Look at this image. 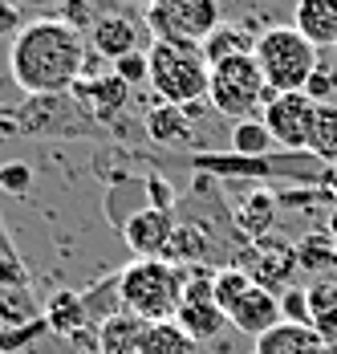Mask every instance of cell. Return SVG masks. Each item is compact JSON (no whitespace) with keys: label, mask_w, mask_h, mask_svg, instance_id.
Returning <instances> with one entry per match:
<instances>
[{"label":"cell","mask_w":337,"mask_h":354,"mask_svg":"<svg viewBox=\"0 0 337 354\" xmlns=\"http://www.w3.org/2000/svg\"><path fill=\"white\" fill-rule=\"evenodd\" d=\"M337 86V62L334 66H325V62H317V70L309 77V86H305V94L313 98V102H329V94H334Z\"/></svg>","instance_id":"d6a6232c"},{"label":"cell","mask_w":337,"mask_h":354,"mask_svg":"<svg viewBox=\"0 0 337 354\" xmlns=\"http://www.w3.org/2000/svg\"><path fill=\"white\" fill-rule=\"evenodd\" d=\"M200 49H203V57H207V66H215V62H228V57L256 53V33L244 29V25H228V21H220V25L200 41Z\"/></svg>","instance_id":"ffe728a7"},{"label":"cell","mask_w":337,"mask_h":354,"mask_svg":"<svg viewBox=\"0 0 337 354\" xmlns=\"http://www.w3.org/2000/svg\"><path fill=\"white\" fill-rule=\"evenodd\" d=\"M17 127L21 135H61V139H90L106 131L73 94H29L25 106H17Z\"/></svg>","instance_id":"8992f818"},{"label":"cell","mask_w":337,"mask_h":354,"mask_svg":"<svg viewBox=\"0 0 337 354\" xmlns=\"http://www.w3.org/2000/svg\"><path fill=\"white\" fill-rule=\"evenodd\" d=\"M146 25L163 41H195L200 45L220 25V4L215 0H151Z\"/></svg>","instance_id":"52a82bcc"},{"label":"cell","mask_w":337,"mask_h":354,"mask_svg":"<svg viewBox=\"0 0 337 354\" xmlns=\"http://www.w3.org/2000/svg\"><path fill=\"white\" fill-rule=\"evenodd\" d=\"M151 62V90L159 94V102H175V106H191V102H207V77L211 66L203 57L195 41H163L155 37L146 49Z\"/></svg>","instance_id":"3957f363"},{"label":"cell","mask_w":337,"mask_h":354,"mask_svg":"<svg viewBox=\"0 0 337 354\" xmlns=\"http://www.w3.org/2000/svg\"><path fill=\"white\" fill-rule=\"evenodd\" d=\"M272 224H276V196L272 192H248V200L236 208V228L248 236V241H256V236H269Z\"/></svg>","instance_id":"7402d4cb"},{"label":"cell","mask_w":337,"mask_h":354,"mask_svg":"<svg viewBox=\"0 0 337 354\" xmlns=\"http://www.w3.org/2000/svg\"><path fill=\"white\" fill-rule=\"evenodd\" d=\"M142 334H146V322L118 310L98 326V354H142Z\"/></svg>","instance_id":"d6986e66"},{"label":"cell","mask_w":337,"mask_h":354,"mask_svg":"<svg viewBox=\"0 0 337 354\" xmlns=\"http://www.w3.org/2000/svg\"><path fill=\"white\" fill-rule=\"evenodd\" d=\"M0 354H4V351H0Z\"/></svg>","instance_id":"b9f144b4"},{"label":"cell","mask_w":337,"mask_h":354,"mask_svg":"<svg viewBox=\"0 0 337 354\" xmlns=\"http://www.w3.org/2000/svg\"><path fill=\"white\" fill-rule=\"evenodd\" d=\"M321 49L309 41V37L297 29V25H272L264 33L256 37V66L264 73L269 90L276 94H289V90H305L309 77L317 70V57Z\"/></svg>","instance_id":"277c9868"},{"label":"cell","mask_w":337,"mask_h":354,"mask_svg":"<svg viewBox=\"0 0 337 354\" xmlns=\"http://www.w3.org/2000/svg\"><path fill=\"white\" fill-rule=\"evenodd\" d=\"M329 236H334V241H337V212L329 216Z\"/></svg>","instance_id":"8d00e7d4"},{"label":"cell","mask_w":337,"mask_h":354,"mask_svg":"<svg viewBox=\"0 0 337 354\" xmlns=\"http://www.w3.org/2000/svg\"><path fill=\"white\" fill-rule=\"evenodd\" d=\"M195 338L179 326L175 318L167 322H146V334H142V354H195Z\"/></svg>","instance_id":"603a6c76"},{"label":"cell","mask_w":337,"mask_h":354,"mask_svg":"<svg viewBox=\"0 0 337 354\" xmlns=\"http://www.w3.org/2000/svg\"><path fill=\"white\" fill-rule=\"evenodd\" d=\"M138 41H142V21L135 12H106L90 29V49L102 53L106 62H118V57L135 53Z\"/></svg>","instance_id":"4fadbf2b"},{"label":"cell","mask_w":337,"mask_h":354,"mask_svg":"<svg viewBox=\"0 0 337 354\" xmlns=\"http://www.w3.org/2000/svg\"><path fill=\"white\" fill-rule=\"evenodd\" d=\"M175 212H163V208H138L122 220V236H126V248L135 257H163L171 245V232H175Z\"/></svg>","instance_id":"7c38bea8"},{"label":"cell","mask_w":337,"mask_h":354,"mask_svg":"<svg viewBox=\"0 0 337 354\" xmlns=\"http://www.w3.org/2000/svg\"><path fill=\"white\" fill-rule=\"evenodd\" d=\"M175 187H171L167 179H159V176H146V204L151 208H163V212H175Z\"/></svg>","instance_id":"836d02e7"},{"label":"cell","mask_w":337,"mask_h":354,"mask_svg":"<svg viewBox=\"0 0 337 354\" xmlns=\"http://www.w3.org/2000/svg\"><path fill=\"white\" fill-rule=\"evenodd\" d=\"M293 25L301 29L317 49H337V0H297Z\"/></svg>","instance_id":"ac0fdd59"},{"label":"cell","mask_w":337,"mask_h":354,"mask_svg":"<svg viewBox=\"0 0 337 354\" xmlns=\"http://www.w3.org/2000/svg\"><path fill=\"white\" fill-rule=\"evenodd\" d=\"M272 131L264 127V118H240L232 127V151L244 159H264L272 151Z\"/></svg>","instance_id":"d4e9b609"},{"label":"cell","mask_w":337,"mask_h":354,"mask_svg":"<svg viewBox=\"0 0 337 354\" xmlns=\"http://www.w3.org/2000/svg\"><path fill=\"white\" fill-rule=\"evenodd\" d=\"M334 248H337V241H334Z\"/></svg>","instance_id":"f35d334b"},{"label":"cell","mask_w":337,"mask_h":354,"mask_svg":"<svg viewBox=\"0 0 337 354\" xmlns=\"http://www.w3.org/2000/svg\"><path fill=\"white\" fill-rule=\"evenodd\" d=\"M45 326H49L53 334L69 338V342H86V330L94 326V318H90V306H86L81 293L57 289V293L49 297V306H45Z\"/></svg>","instance_id":"2e32d148"},{"label":"cell","mask_w":337,"mask_h":354,"mask_svg":"<svg viewBox=\"0 0 337 354\" xmlns=\"http://www.w3.org/2000/svg\"><path fill=\"white\" fill-rule=\"evenodd\" d=\"M252 277H248V273H244V269H240V265H224V269H211V293H215V306H220V310H224V314H228V310H232V306H236L240 297H244V293H248V289H252Z\"/></svg>","instance_id":"484cf974"},{"label":"cell","mask_w":337,"mask_h":354,"mask_svg":"<svg viewBox=\"0 0 337 354\" xmlns=\"http://www.w3.org/2000/svg\"><path fill=\"white\" fill-rule=\"evenodd\" d=\"M21 29H25L21 8H17L12 0H0V37H17Z\"/></svg>","instance_id":"e575fe53"},{"label":"cell","mask_w":337,"mask_h":354,"mask_svg":"<svg viewBox=\"0 0 337 354\" xmlns=\"http://www.w3.org/2000/svg\"><path fill=\"white\" fill-rule=\"evenodd\" d=\"M280 318L297 322V326H313V314H309V285H289V289H280Z\"/></svg>","instance_id":"83f0119b"},{"label":"cell","mask_w":337,"mask_h":354,"mask_svg":"<svg viewBox=\"0 0 337 354\" xmlns=\"http://www.w3.org/2000/svg\"><path fill=\"white\" fill-rule=\"evenodd\" d=\"M228 322L236 326L240 334H248V338H260V334H269L280 318V297L264 289V285H252L244 297H240L236 306L228 310Z\"/></svg>","instance_id":"5bb4252c"},{"label":"cell","mask_w":337,"mask_h":354,"mask_svg":"<svg viewBox=\"0 0 337 354\" xmlns=\"http://www.w3.org/2000/svg\"><path fill=\"white\" fill-rule=\"evenodd\" d=\"M334 346L313 330L297 322H276L269 334L256 338V354H329Z\"/></svg>","instance_id":"e0dca14e"},{"label":"cell","mask_w":337,"mask_h":354,"mask_svg":"<svg viewBox=\"0 0 337 354\" xmlns=\"http://www.w3.org/2000/svg\"><path fill=\"white\" fill-rule=\"evenodd\" d=\"M309 314H313V326L321 318H334L337 314V281L321 277L317 285H309Z\"/></svg>","instance_id":"f546056e"},{"label":"cell","mask_w":337,"mask_h":354,"mask_svg":"<svg viewBox=\"0 0 337 354\" xmlns=\"http://www.w3.org/2000/svg\"><path fill=\"white\" fill-rule=\"evenodd\" d=\"M57 21H66L69 29H77V33H90L94 29V0H57V12H53Z\"/></svg>","instance_id":"f1b7e54d"},{"label":"cell","mask_w":337,"mask_h":354,"mask_svg":"<svg viewBox=\"0 0 337 354\" xmlns=\"http://www.w3.org/2000/svg\"><path fill=\"white\" fill-rule=\"evenodd\" d=\"M175 322L195 338V342H211L220 330H224V322L228 314L215 306V293H211V273H195V277H187V289H183V301H179V314Z\"/></svg>","instance_id":"30bf717a"},{"label":"cell","mask_w":337,"mask_h":354,"mask_svg":"<svg viewBox=\"0 0 337 354\" xmlns=\"http://www.w3.org/2000/svg\"><path fill=\"white\" fill-rule=\"evenodd\" d=\"M272 94L276 90H269V82H264V73H260L252 53L228 57V62H215L211 66L207 106L215 110V114H224V118H232V122H240V118H260Z\"/></svg>","instance_id":"5b68a950"},{"label":"cell","mask_w":337,"mask_h":354,"mask_svg":"<svg viewBox=\"0 0 337 354\" xmlns=\"http://www.w3.org/2000/svg\"><path fill=\"white\" fill-rule=\"evenodd\" d=\"M0 135H21V127H17V110L0 106Z\"/></svg>","instance_id":"d590c367"},{"label":"cell","mask_w":337,"mask_h":354,"mask_svg":"<svg viewBox=\"0 0 337 354\" xmlns=\"http://www.w3.org/2000/svg\"><path fill=\"white\" fill-rule=\"evenodd\" d=\"M86 53V33L69 29L57 17H37L12 37L8 73L25 94H69V86L81 77Z\"/></svg>","instance_id":"6da1fadb"},{"label":"cell","mask_w":337,"mask_h":354,"mask_svg":"<svg viewBox=\"0 0 337 354\" xmlns=\"http://www.w3.org/2000/svg\"><path fill=\"white\" fill-rule=\"evenodd\" d=\"M195 106H200V102H191V106H175V102L151 106L146 110V135L159 142V147H175V151L191 147V142H195V131H191Z\"/></svg>","instance_id":"9a60e30c"},{"label":"cell","mask_w":337,"mask_h":354,"mask_svg":"<svg viewBox=\"0 0 337 354\" xmlns=\"http://www.w3.org/2000/svg\"><path fill=\"white\" fill-rule=\"evenodd\" d=\"M12 4H17V0H12Z\"/></svg>","instance_id":"ab89813d"},{"label":"cell","mask_w":337,"mask_h":354,"mask_svg":"<svg viewBox=\"0 0 337 354\" xmlns=\"http://www.w3.org/2000/svg\"><path fill=\"white\" fill-rule=\"evenodd\" d=\"M191 269L171 265L163 257H135L118 273V310L138 314L142 322H167L179 314L183 289H187Z\"/></svg>","instance_id":"7a4b0ae2"},{"label":"cell","mask_w":337,"mask_h":354,"mask_svg":"<svg viewBox=\"0 0 337 354\" xmlns=\"http://www.w3.org/2000/svg\"><path fill=\"white\" fill-rule=\"evenodd\" d=\"M131 90H135V86H126L114 70L98 73V77H77V82L69 86V94L90 110L102 127H114V122H118V114L131 102Z\"/></svg>","instance_id":"8fae6325"},{"label":"cell","mask_w":337,"mask_h":354,"mask_svg":"<svg viewBox=\"0 0 337 354\" xmlns=\"http://www.w3.org/2000/svg\"><path fill=\"white\" fill-rule=\"evenodd\" d=\"M29 187H33V167H29V163L12 159V163L0 167V192H8V196H29Z\"/></svg>","instance_id":"1f68e13d"},{"label":"cell","mask_w":337,"mask_h":354,"mask_svg":"<svg viewBox=\"0 0 337 354\" xmlns=\"http://www.w3.org/2000/svg\"><path fill=\"white\" fill-rule=\"evenodd\" d=\"M110 70L118 73L126 86H142L146 77H151V62H146V49H135V53H126V57H118V62H110Z\"/></svg>","instance_id":"4dcf8cb0"},{"label":"cell","mask_w":337,"mask_h":354,"mask_svg":"<svg viewBox=\"0 0 337 354\" xmlns=\"http://www.w3.org/2000/svg\"><path fill=\"white\" fill-rule=\"evenodd\" d=\"M297 265L305 273H334L337 269V248L334 236H321V232H309L301 245H297Z\"/></svg>","instance_id":"4316f807"},{"label":"cell","mask_w":337,"mask_h":354,"mask_svg":"<svg viewBox=\"0 0 337 354\" xmlns=\"http://www.w3.org/2000/svg\"><path fill=\"white\" fill-rule=\"evenodd\" d=\"M248 277L256 285H264V289H285V285H293L289 277L301 269L297 265V245H289V241H280V236H256V241H248V245L236 252V261Z\"/></svg>","instance_id":"ba28073f"},{"label":"cell","mask_w":337,"mask_h":354,"mask_svg":"<svg viewBox=\"0 0 337 354\" xmlns=\"http://www.w3.org/2000/svg\"><path fill=\"white\" fill-rule=\"evenodd\" d=\"M317 102L305 90H289V94H272L264 106V127L272 131V139L285 151H309V127H313Z\"/></svg>","instance_id":"9c48e42d"},{"label":"cell","mask_w":337,"mask_h":354,"mask_svg":"<svg viewBox=\"0 0 337 354\" xmlns=\"http://www.w3.org/2000/svg\"><path fill=\"white\" fill-rule=\"evenodd\" d=\"M309 151L325 163H337V106L334 102H317L313 127H309Z\"/></svg>","instance_id":"cb8c5ba5"},{"label":"cell","mask_w":337,"mask_h":354,"mask_svg":"<svg viewBox=\"0 0 337 354\" xmlns=\"http://www.w3.org/2000/svg\"><path fill=\"white\" fill-rule=\"evenodd\" d=\"M211 257V241H207V232H203V224H175V232H171V245L163 252V261L171 265H203Z\"/></svg>","instance_id":"44dd1931"},{"label":"cell","mask_w":337,"mask_h":354,"mask_svg":"<svg viewBox=\"0 0 337 354\" xmlns=\"http://www.w3.org/2000/svg\"><path fill=\"white\" fill-rule=\"evenodd\" d=\"M329 354H337V346H334V351H329Z\"/></svg>","instance_id":"74e56055"},{"label":"cell","mask_w":337,"mask_h":354,"mask_svg":"<svg viewBox=\"0 0 337 354\" xmlns=\"http://www.w3.org/2000/svg\"><path fill=\"white\" fill-rule=\"evenodd\" d=\"M252 354H256V351H252Z\"/></svg>","instance_id":"60d3db41"}]
</instances>
